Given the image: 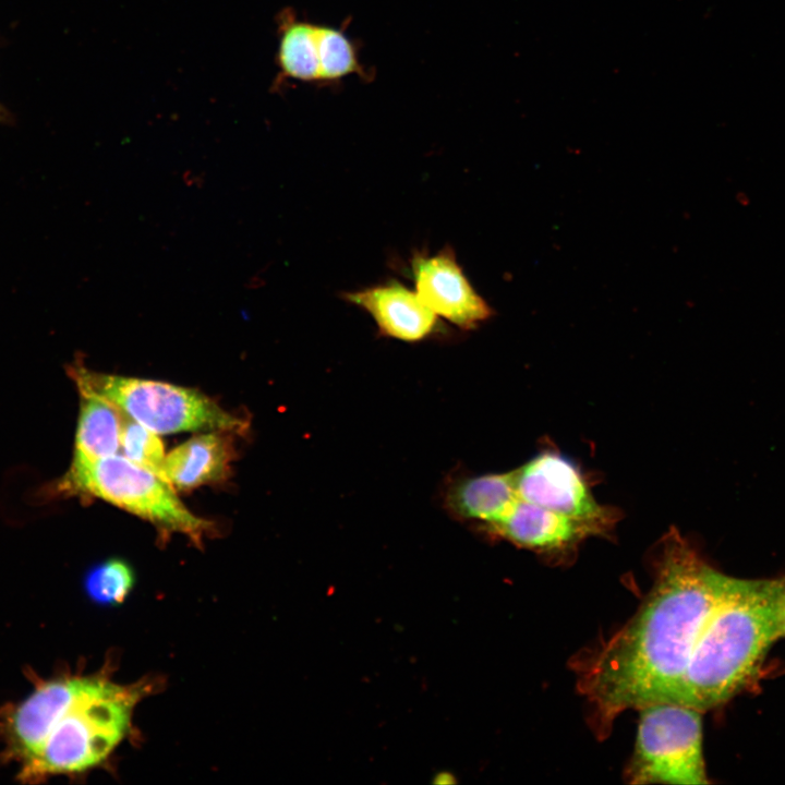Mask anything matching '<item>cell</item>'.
I'll return each instance as SVG.
<instances>
[{"label":"cell","mask_w":785,"mask_h":785,"mask_svg":"<svg viewBox=\"0 0 785 785\" xmlns=\"http://www.w3.org/2000/svg\"><path fill=\"white\" fill-rule=\"evenodd\" d=\"M653 585L627 624L580 663L578 690L600 738L625 711L665 702L728 581L672 530Z\"/></svg>","instance_id":"cell-1"},{"label":"cell","mask_w":785,"mask_h":785,"mask_svg":"<svg viewBox=\"0 0 785 785\" xmlns=\"http://www.w3.org/2000/svg\"><path fill=\"white\" fill-rule=\"evenodd\" d=\"M145 689L97 676L44 680L0 721L7 758L24 782L92 769L125 736Z\"/></svg>","instance_id":"cell-2"},{"label":"cell","mask_w":785,"mask_h":785,"mask_svg":"<svg viewBox=\"0 0 785 785\" xmlns=\"http://www.w3.org/2000/svg\"><path fill=\"white\" fill-rule=\"evenodd\" d=\"M784 577H729L696 643L688 665L665 702L700 712L721 706L757 676L781 638Z\"/></svg>","instance_id":"cell-3"},{"label":"cell","mask_w":785,"mask_h":785,"mask_svg":"<svg viewBox=\"0 0 785 785\" xmlns=\"http://www.w3.org/2000/svg\"><path fill=\"white\" fill-rule=\"evenodd\" d=\"M70 496L102 499L161 532L184 534L198 545L213 528L210 521L185 507L169 483L118 454L95 460L72 459L61 478L43 484L34 495L41 503Z\"/></svg>","instance_id":"cell-4"},{"label":"cell","mask_w":785,"mask_h":785,"mask_svg":"<svg viewBox=\"0 0 785 785\" xmlns=\"http://www.w3.org/2000/svg\"><path fill=\"white\" fill-rule=\"evenodd\" d=\"M67 373L77 390L93 392L157 434L185 431L243 433L245 419L203 392L166 382L99 373L76 359Z\"/></svg>","instance_id":"cell-5"},{"label":"cell","mask_w":785,"mask_h":785,"mask_svg":"<svg viewBox=\"0 0 785 785\" xmlns=\"http://www.w3.org/2000/svg\"><path fill=\"white\" fill-rule=\"evenodd\" d=\"M635 748L625 770L629 784H706L702 712L656 702L639 710Z\"/></svg>","instance_id":"cell-6"},{"label":"cell","mask_w":785,"mask_h":785,"mask_svg":"<svg viewBox=\"0 0 785 785\" xmlns=\"http://www.w3.org/2000/svg\"><path fill=\"white\" fill-rule=\"evenodd\" d=\"M519 498L608 533L619 511L600 504L579 467L554 450H543L512 471Z\"/></svg>","instance_id":"cell-7"},{"label":"cell","mask_w":785,"mask_h":785,"mask_svg":"<svg viewBox=\"0 0 785 785\" xmlns=\"http://www.w3.org/2000/svg\"><path fill=\"white\" fill-rule=\"evenodd\" d=\"M414 290L439 318L460 329L471 330L493 315L488 303L476 292L450 245L431 254L413 253L410 259Z\"/></svg>","instance_id":"cell-8"},{"label":"cell","mask_w":785,"mask_h":785,"mask_svg":"<svg viewBox=\"0 0 785 785\" xmlns=\"http://www.w3.org/2000/svg\"><path fill=\"white\" fill-rule=\"evenodd\" d=\"M341 299L364 310L379 334L406 342H419L438 331L439 317L427 307L415 290L398 280L342 292Z\"/></svg>","instance_id":"cell-9"},{"label":"cell","mask_w":785,"mask_h":785,"mask_svg":"<svg viewBox=\"0 0 785 785\" xmlns=\"http://www.w3.org/2000/svg\"><path fill=\"white\" fill-rule=\"evenodd\" d=\"M511 543L539 553L573 550L580 542L599 535L591 526L533 505L521 498L496 524L487 528Z\"/></svg>","instance_id":"cell-10"},{"label":"cell","mask_w":785,"mask_h":785,"mask_svg":"<svg viewBox=\"0 0 785 785\" xmlns=\"http://www.w3.org/2000/svg\"><path fill=\"white\" fill-rule=\"evenodd\" d=\"M227 433L207 431L173 448L165 459L166 481L176 490L189 491L225 480L235 454Z\"/></svg>","instance_id":"cell-11"},{"label":"cell","mask_w":785,"mask_h":785,"mask_svg":"<svg viewBox=\"0 0 785 785\" xmlns=\"http://www.w3.org/2000/svg\"><path fill=\"white\" fill-rule=\"evenodd\" d=\"M518 498L512 471L487 473L454 481L445 494V506L456 518L487 529L499 522Z\"/></svg>","instance_id":"cell-12"},{"label":"cell","mask_w":785,"mask_h":785,"mask_svg":"<svg viewBox=\"0 0 785 785\" xmlns=\"http://www.w3.org/2000/svg\"><path fill=\"white\" fill-rule=\"evenodd\" d=\"M77 392L80 410L72 459L95 460L119 454L124 414L93 392Z\"/></svg>","instance_id":"cell-13"},{"label":"cell","mask_w":785,"mask_h":785,"mask_svg":"<svg viewBox=\"0 0 785 785\" xmlns=\"http://www.w3.org/2000/svg\"><path fill=\"white\" fill-rule=\"evenodd\" d=\"M278 35L280 78L321 84L316 24L299 19L286 9L279 14Z\"/></svg>","instance_id":"cell-14"},{"label":"cell","mask_w":785,"mask_h":785,"mask_svg":"<svg viewBox=\"0 0 785 785\" xmlns=\"http://www.w3.org/2000/svg\"><path fill=\"white\" fill-rule=\"evenodd\" d=\"M316 35L321 85H330L350 75L367 78V73L358 57L355 44L342 29L316 24Z\"/></svg>","instance_id":"cell-15"},{"label":"cell","mask_w":785,"mask_h":785,"mask_svg":"<svg viewBox=\"0 0 785 785\" xmlns=\"http://www.w3.org/2000/svg\"><path fill=\"white\" fill-rule=\"evenodd\" d=\"M135 575L121 558H109L90 568L84 579L87 596L104 606L121 604L132 591Z\"/></svg>","instance_id":"cell-16"},{"label":"cell","mask_w":785,"mask_h":785,"mask_svg":"<svg viewBox=\"0 0 785 785\" xmlns=\"http://www.w3.org/2000/svg\"><path fill=\"white\" fill-rule=\"evenodd\" d=\"M120 449L131 462L166 481L164 471L166 454L158 434L125 414L122 423Z\"/></svg>","instance_id":"cell-17"},{"label":"cell","mask_w":785,"mask_h":785,"mask_svg":"<svg viewBox=\"0 0 785 785\" xmlns=\"http://www.w3.org/2000/svg\"><path fill=\"white\" fill-rule=\"evenodd\" d=\"M780 624H781V636L785 637V576H784V589L781 600V609H780Z\"/></svg>","instance_id":"cell-18"},{"label":"cell","mask_w":785,"mask_h":785,"mask_svg":"<svg viewBox=\"0 0 785 785\" xmlns=\"http://www.w3.org/2000/svg\"><path fill=\"white\" fill-rule=\"evenodd\" d=\"M8 120V112L4 110V108L0 105V121Z\"/></svg>","instance_id":"cell-19"}]
</instances>
